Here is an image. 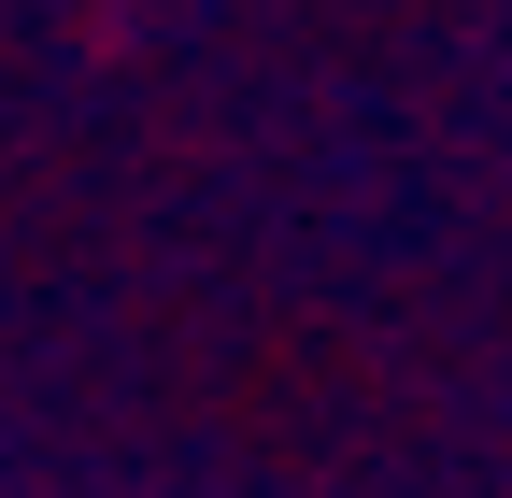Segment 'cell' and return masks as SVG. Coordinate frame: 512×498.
Instances as JSON below:
<instances>
[]
</instances>
